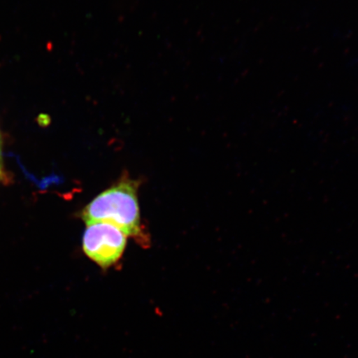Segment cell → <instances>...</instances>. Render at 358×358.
<instances>
[{
  "label": "cell",
  "mask_w": 358,
  "mask_h": 358,
  "mask_svg": "<svg viewBox=\"0 0 358 358\" xmlns=\"http://www.w3.org/2000/svg\"><path fill=\"white\" fill-rule=\"evenodd\" d=\"M138 182L124 178L96 196L83 210L80 217L86 224L110 223L127 236L142 234L138 201Z\"/></svg>",
  "instance_id": "obj_1"
},
{
  "label": "cell",
  "mask_w": 358,
  "mask_h": 358,
  "mask_svg": "<svg viewBox=\"0 0 358 358\" xmlns=\"http://www.w3.org/2000/svg\"><path fill=\"white\" fill-rule=\"evenodd\" d=\"M87 226L83 237L85 254L103 268L115 265L122 257L127 236L110 223L95 222Z\"/></svg>",
  "instance_id": "obj_2"
},
{
  "label": "cell",
  "mask_w": 358,
  "mask_h": 358,
  "mask_svg": "<svg viewBox=\"0 0 358 358\" xmlns=\"http://www.w3.org/2000/svg\"><path fill=\"white\" fill-rule=\"evenodd\" d=\"M0 180L7 182L8 180V178L4 169L3 156H2V140L1 136H0Z\"/></svg>",
  "instance_id": "obj_3"
}]
</instances>
